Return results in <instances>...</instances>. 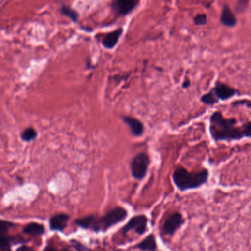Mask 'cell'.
<instances>
[{"label": "cell", "instance_id": "5", "mask_svg": "<svg viewBox=\"0 0 251 251\" xmlns=\"http://www.w3.org/2000/svg\"><path fill=\"white\" fill-rule=\"evenodd\" d=\"M148 218L144 214L135 216L130 220L129 222L123 227L122 231L124 233L134 230L139 235H142L147 231Z\"/></svg>", "mask_w": 251, "mask_h": 251}, {"label": "cell", "instance_id": "22", "mask_svg": "<svg viewBox=\"0 0 251 251\" xmlns=\"http://www.w3.org/2000/svg\"><path fill=\"white\" fill-rule=\"evenodd\" d=\"M233 106H236V105H246L248 108H251V102L249 100H242L236 101V102L233 103Z\"/></svg>", "mask_w": 251, "mask_h": 251}, {"label": "cell", "instance_id": "10", "mask_svg": "<svg viewBox=\"0 0 251 251\" xmlns=\"http://www.w3.org/2000/svg\"><path fill=\"white\" fill-rule=\"evenodd\" d=\"M122 120L131 128L133 134L136 136H140L143 134L144 125L139 119L131 117H122Z\"/></svg>", "mask_w": 251, "mask_h": 251}, {"label": "cell", "instance_id": "13", "mask_svg": "<svg viewBox=\"0 0 251 251\" xmlns=\"http://www.w3.org/2000/svg\"><path fill=\"white\" fill-rule=\"evenodd\" d=\"M136 248L142 251H156L157 249L156 237L153 234H149L142 242L136 245Z\"/></svg>", "mask_w": 251, "mask_h": 251}, {"label": "cell", "instance_id": "14", "mask_svg": "<svg viewBox=\"0 0 251 251\" xmlns=\"http://www.w3.org/2000/svg\"><path fill=\"white\" fill-rule=\"evenodd\" d=\"M23 233L30 235H34V236H42L45 234V228L41 224L31 222L24 228Z\"/></svg>", "mask_w": 251, "mask_h": 251}, {"label": "cell", "instance_id": "19", "mask_svg": "<svg viewBox=\"0 0 251 251\" xmlns=\"http://www.w3.org/2000/svg\"><path fill=\"white\" fill-rule=\"evenodd\" d=\"M194 22L196 25H205L207 22V16L206 14H198L194 19Z\"/></svg>", "mask_w": 251, "mask_h": 251}, {"label": "cell", "instance_id": "11", "mask_svg": "<svg viewBox=\"0 0 251 251\" xmlns=\"http://www.w3.org/2000/svg\"><path fill=\"white\" fill-rule=\"evenodd\" d=\"M122 32H123V30L122 28H119V29L116 30L114 32H109L108 34L105 35L103 39V45L107 49H112L116 46L117 42H119Z\"/></svg>", "mask_w": 251, "mask_h": 251}, {"label": "cell", "instance_id": "12", "mask_svg": "<svg viewBox=\"0 0 251 251\" xmlns=\"http://www.w3.org/2000/svg\"><path fill=\"white\" fill-rule=\"evenodd\" d=\"M221 23L228 28H233L236 24V18L233 14L228 5H225L222 9L221 17Z\"/></svg>", "mask_w": 251, "mask_h": 251}, {"label": "cell", "instance_id": "24", "mask_svg": "<svg viewBox=\"0 0 251 251\" xmlns=\"http://www.w3.org/2000/svg\"><path fill=\"white\" fill-rule=\"evenodd\" d=\"M190 80H184V82H183V86H182V87H183V88L187 89V88H189V87H190Z\"/></svg>", "mask_w": 251, "mask_h": 251}, {"label": "cell", "instance_id": "9", "mask_svg": "<svg viewBox=\"0 0 251 251\" xmlns=\"http://www.w3.org/2000/svg\"><path fill=\"white\" fill-rule=\"evenodd\" d=\"M70 218L68 214H56L49 219V228L52 231H63L67 226Z\"/></svg>", "mask_w": 251, "mask_h": 251}, {"label": "cell", "instance_id": "3", "mask_svg": "<svg viewBox=\"0 0 251 251\" xmlns=\"http://www.w3.org/2000/svg\"><path fill=\"white\" fill-rule=\"evenodd\" d=\"M208 171L206 169L198 173H190L183 167H178L173 174V183L181 192L200 188L208 181Z\"/></svg>", "mask_w": 251, "mask_h": 251}, {"label": "cell", "instance_id": "6", "mask_svg": "<svg viewBox=\"0 0 251 251\" xmlns=\"http://www.w3.org/2000/svg\"><path fill=\"white\" fill-rule=\"evenodd\" d=\"M184 224V219L181 214L178 212L171 214L166 220L163 226V231L164 234L172 236Z\"/></svg>", "mask_w": 251, "mask_h": 251}, {"label": "cell", "instance_id": "23", "mask_svg": "<svg viewBox=\"0 0 251 251\" xmlns=\"http://www.w3.org/2000/svg\"><path fill=\"white\" fill-rule=\"evenodd\" d=\"M70 242H71L73 247H74V248H75L76 250H80V251H82V250L89 249L88 248H87V247H85L84 246V245H82L81 243H80V242H77V241L74 240V239H73V240H72Z\"/></svg>", "mask_w": 251, "mask_h": 251}, {"label": "cell", "instance_id": "4", "mask_svg": "<svg viewBox=\"0 0 251 251\" xmlns=\"http://www.w3.org/2000/svg\"><path fill=\"white\" fill-rule=\"evenodd\" d=\"M150 163L149 156L145 153L136 155L131 163V171L133 177L136 180H143L146 176L148 167Z\"/></svg>", "mask_w": 251, "mask_h": 251}, {"label": "cell", "instance_id": "8", "mask_svg": "<svg viewBox=\"0 0 251 251\" xmlns=\"http://www.w3.org/2000/svg\"><path fill=\"white\" fill-rule=\"evenodd\" d=\"M212 91H214L217 99L222 100V101H225V100L234 97L237 93V91L234 89L221 83H216L215 87L212 89Z\"/></svg>", "mask_w": 251, "mask_h": 251}, {"label": "cell", "instance_id": "2", "mask_svg": "<svg viewBox=\"0 0 251 251\" xmlns=\"http://www.w3.org/2000/svg\"><path fill=\"white\" fill-rule=\"evenodd\" d=\"M128 217V211L122 207H117L111 210L102 217L96 216L87 217L76 220V225L84 229H89L96 233L105 232L110 228L122 222Z\"/></svg>", "mask_w": 251, "mask_h": 251}, {"label": "cell", "instance_id": "21", "mask_svg": "<svg viewBox=\"0 0 251 251\" xmlns=\"http://www.w3.org/2000/svg\"><path fill=\"white\" fill-rule=\"evenodd\" d=\"M249 0H239L237 5H236V11L239 13L244 12L248 6Z\"/></svg>", "mask_w": 251, "mask_h": 251}, {"label": "cell", "instance_id": "1", "mask_svg": "<svg viewBox=\"0 0 251 251\" xmlns=\"http://www.w3.org/2000/svg\"><path fill=\"white\" fill-rule=\"evenodd\" d=\"M235 119H226L220 111L213 113L210 117L209 132L216 142L241 140L245 137L244 126L236 127Z\"/></svg>", "mask_w": 251, "mask_h": 251}, {"label": "cell", "instance_id": "25", "mask_svg": "<svg viewBox=\"0 0 251 251\" xmlns=\"http://www.w3.org/2000/svg\"><path fill=\"white\" fill-rule=\"evenodd\" d=\"M26 250H28V251H32V248L27 246H22L21 248H18L17 251H26Z\"/></svg>", "mask_w": 251, "mask_h": 251}, {"label": "cell", "instance_id": "18", "mask_svg": "<svg viewBox=\"0 0 251 251\" xmlns=\"http://www.w3.org/2000/svg\"><path fill=\"white\" fill-rule=\"evenodd\" d=\"M61 13L63 15H66V17L70 18L74 22H77V20H78V14L74 10L70 8V7L63 5L61 7Z\"/></svg>", "mask_w": 251, "mask_h": 251}, {"label": "cell", "instance_id": "17", "mask_svg": "<svg viewBox=\"0 0 251 251\" xmlns=\"http://www.w3.org/2000/svg\"><path fill=\"white\" fill-rule=\"evenodd\" d=\"M218 101H219V100L216 97L212 90L207 94H204L201 97V102L204 103L206 105H213L217 103Z\"/></svg>", "mask_w": 251, "mask_h": 251}, {"label": "cell", "instance_id": "20", "mask_svg": "<svg viewBox=\"0 0 251 251\" xmlns=\"http://www.w3.org/2000/svg\"><path fill=\"white\" fill-rule=\"evenodd\" d=\"M14 224L9 221H2L0 222V234H5L10 228H12Z\"/></svg>", "mask_w": 251, "mask_h": 251}, {"label": "cell", "instance_id": "15", "mask_svg": "<svg viewBox=\"0 0 251 251\" xmlns=\"http://www.w3.org/2000/svg\"><path fill=\"white\" fill-rule=\"evenodd\" d=\"M38 133L36 130L32 128H26L21 134V139L24 142H30L37 138Z\"/></svg>", "mask_w": 251, "mask_h": 251}, {"label": "cell", "instance_id": "7", "mask_svg": "<svg viewBox=\"0 0 251 251\" xmlns=\"http://www.w3.org/2000/svg\"><path fill=\"white\" fill-rule=\"evenodd\" d=\"M139 0H114L113 7L118 15H126L136 8Z\"/></svg>", "mask_w": 251, "mask_h": 251}, {"label": "cell", "instance_id": "16", "mask_svg": "<svg viewBox=\"0 0 251 251\" xmlns=\"http://www.w3.org/2000/svg\"><path fill=\"white\" fill-rule=\"evenodd\" d=\"M13 240H14L13 237L7 236L5 234H1V236H0V251H10L11 250V242Z\"/></svg>", "mask_w": 251, "mask_h": 251}]
</instances>
